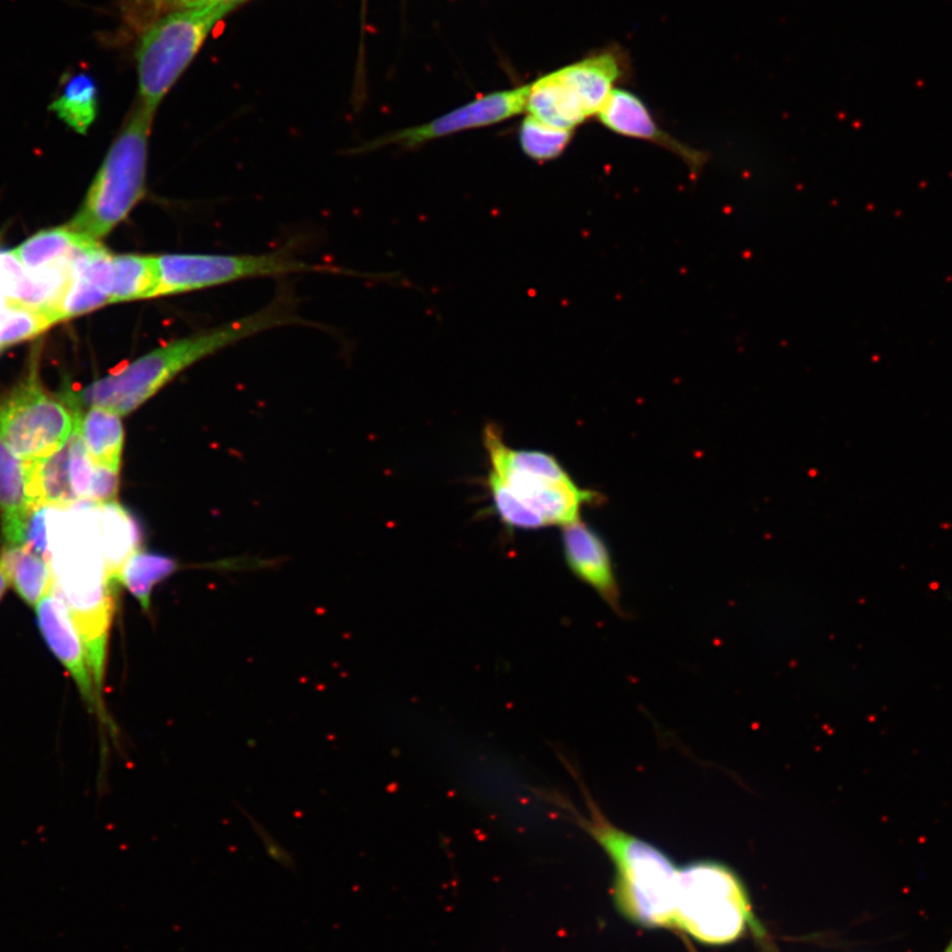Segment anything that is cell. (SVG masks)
<instances>
[{
    "label": "cell",
    "mask_w": 952,
    "mask_h": 952,
    "mask_svg": "<svg viewBox=\"0 0 952 952\" xmlns=\"http://www.w3.org/2000/svg\"><path fill=\"white\" fill-rule=\"evenodd\" d=\"M205 3L208 0H130L123 11L127 24L143 32L163 16Z\"/></svg>",
    "instance_id": "29"
},
{
    "label": "cell",
    "mask_w": 952,
    "mask_h": 952,
    "mask_svg": "<svg viewBox=\"0 0 952 952\" xmlns=\"http://www.w3.org/2000/svg\"><path fill=\"white\" fill-rule=\"evenodd\" d=\"M80 417V410L44 392L31 373L0 405V439L23 461L47 458L67 445Z\"/></svg>",
    "instance_id": "8"
},
{
    "label": "cell",
    "mask_w": 952,
    "mask_h": 952,
    "mask_svg": "<svg viewBox=\"0 0 952 952\" xmlns=\"http://www.w3.org/2000/svg\"><path fill=\"white\" fill-rule=\"evenodd\" d=\"M176 569L178 564L172 558L138 549L123 566L118 582L126 586L143 610L149 611L155 585Z\"/></svg>",
    "instance_id": "23"
},
{
    "label": "cell",
    "mask_w": 952,
    "mask_h": 952,
    "mask_svg": "<svg viewBox=\"0 0 952 952\" xmlns=\"http://www.w3.org/2000/svg\"><path fill=\"white\" fill-rule=\"evenodd\" d=\"M84 241L67 227L49 229L36 233L14 250L20 264L27 272L47 268L71 256L73 250Z\"/></svg>",
    "instance_id": "24"
},
{
    "label": "cell",
    "mask_w": 952,
    "mask_h": 952,
    "mask_svg": "<svg viewBox=\"0 0 952 952\" xmlns=\"http://www.w3.org/2000/svg\"><path fill=\"white\" fill-rule=\"evenodd\" d=\"M160 297L227 285L240 279L307 272L311 266L289 254H163L158 256Z\"/></svg>",
    "instance_id": "9"
},
{
    "label": "cell",
    "mask_w": 952,
    "mask_h": 952,
    "mask_svg": "<svg viewBox=\"0 0 952 952\" xmlns=\"http://www.w3.org/2000/svg\"><path fill=\"white\" fill-rule=\"evenodd\" d=\"M945 952H952V941H951L949 947H947V949H946Z\"/></svg>",
    "instance_id": "35"
},
{
    "label": "cell",
    "mask_w": 952,
    "mask_h": 952,
    "mask_svg": "<svg viewBox=\"0 0 952 952\" xmlns=\"http://www.w3.org/2000/svg\"><path fill=\"white\" fill-rule=\"evenodd\" d=\"M675 929L712 947L732 945L749 931L765 937L740 874L716 860H697L680 869Z\"/></svg>",
    "instance_id": "5"
},
{
    "label": "cell",
    "mask_w": 952,
    "mask_h": 952,
    "mask_svg": "<svg viewBox=\"0 0 952 952\" xmlns=\"http://www.w3.org/2000/svg\"><path fill=\"white\" fill-rule=\"evenodd\" d=\"M51 507H35L28 519L26 533H24L23 547L30 548L36 555L49 561L48 514Z\"/></svg>",
    "instance_id": "31"
},
{
    "label": "cell",
    "mask_w": 952,
    "mask_h": 952,
    "mask_svg": "<svg viewBox=\"0 0 952 952\" xmlns=\"http://www.w3.org/2000/svg\"><path fill=\"white\" fill-rule=\"evenodd\" d=\"M155 112L141 102L110 146L84 204L68 228L84 240L101 242L123 223L146 192L149 145Z\"/></svg>",
    "instance_id": "4"
},
{
    "label": "cell",
    "mask_w": 952,
    "mask_h": 952,
    "mask_svg": "<svg viewBox=\"0 0 952 952\" xmlns=\"http://www.w3.org/2000/svg\"><path fill=\"white\" fill-rule=\"evenodd\" d=\"M245 2V0H208V3H221L228 4V6L236 7L238 3Z\"/></svg>",
    "instance_id": "34"
},
{
    "label": "cell",
    "mask_w": 952,
    "mask_h": 952,
    "mask_svg": "<svg viewBox=\"0 0 952 952\" xmlns=\"http://www.w3.org/2000/svg\"><path fill=\"white\" fill-rule=\"evenodd\" d=\"M584 794L585 814L570 804L568 812L613 863L615 908L643 929H675L680 868L656 845L611 823L588 791Z\"/></svg>",
    "instance_id": "2"
},
{
    "label": "cell",
    "mask_w": 952,
    "mask_h": 952,
    "mask_svg": "<svg viewBox=\"0 0 952 952\" xmlns=\"http://www.w3.org/2000/svg\"><path fill=\"white\" fill-rule=\"evenodd\" d=\"M625 63L618 53L602 52L555 72L562 88L586 119L597 117L615 84L625 76Z\"/></svg>",
    "instance_id": "14"
},
{
    "label": "cell",
    "mask_w": 952,
    "mask_h": 952,
    "mask_svg": "<svg viewBox=\"0 0 952 952\" xmlns=\"http://www.w3.org/2000/svg\"><path fill=\"white\" fill-rule=\"evenodd\" d=\"M57 322L59 318L49 311L8 303L0 319V347L35 338Z\"/></svg>",
    "instance_id": "26"
},
{
    "label": "cell",
    "mask_w": 952,
    "mask_h": 952,
    "mask_svg": "<svg viewBox=\"0 0 952 952\" xmlns=\"http://www.w3.org/2000/svg\"><path fill=\"white\" fill-rule=\"evenodd\" d=\"M98 524L106 570L117 584L127 560L138 551L139 529L134 517L117 502L98 504Z\"/></svg>",
    "instance_id": "17"
},
{
    "label": "cell",
    "mask_w": 952,
    "mask_h": 952,
    "mask_svg": "<svg viewBox=\"0 0 952 952\" xmlns=\"http://www.w3.org/2000/svg\"><path fill=\"white\" fill-rule=\"evenodd\" d=\"M106 305H112L110 297L100 287L81 277H72L67 293L59 307V318L61 320L81 317L90 311L100 309Z\"/></svg>",
    "instance_id": "28"
},
{
    "label": "cell",
    "mask_w": 952,
    "mask_h": 952,
    "mask_svg": "<svg viewBox=\"0 0 952 952\" xmlns=\"http://www.w3.org/2000/svg\"><path fill=\"white\" fill-rule=\"evenodd\" d=\"M483 445L490 465L488 475L536 512L547 527L576 523L585 507L602 500L597 492L578 486L552 454L512 449L498 425H486Z\"/></svg>",
    "instance_id": "6"
},
{
    "label": "cell",
    "mask_w": 952,
    "mask_h": 952,
    "mask_svg": "<svg viewBox=\"0 0 952 952\" xmlns=\"http://www.w3.org/2000/svg\"><path fill=\"white\" fill-rule=\"evenodd\" d=\"M49 551L53 590L60 595L84 640L97 691L104 689L114 582L106 570L98 504L79 502L49 508Z\"/></svg>",
    "instance_id": "1"
},
{
    "label": "cell",
    "mask_w": 952,
    "mask_h": 952,
    "mask_svg": "<svg viewBox=\"0 0 952 952\" xmlns=\"http://www.w3.org/2000/svg\"><path fill=\"white\" fill-rule=\"evenodd\" d=\"M561 541L570 572L590 586L611 609L622 614L621 590L613 558L602 536L578 520L562 527Z\"/></svg>",
    "instance_id": "13"
},
{
    "label": "cell",
    "mask_w": 952,
    "mask_h": 952,
    "mask_svg": "<svg viewBox=\"0 0 952 952\" xmlns=\"http://www.w3.org/2000/svg\"><path fill=\"white\" fill-rule=\"evenodd\" d=\"M68 446L69 471H71L73 492H75L79 502H89L94 466L92 461H90L88 453H86L79 425H77L75 433H73L71 439H69Z\"/></svg>",
    "instance_id": "30"
},
{
    "label": "cell",
    "mask_w": 952,
    "mask_h": 952,
    "mask_svg": "<svg viewBox=\"0 0 952 952\" xmlns=\"http://www.w3.org/2000/svg\"><path fill=\"white\" fill-rule=\"evenodd\" d=\"M36 615H38L39 629L45 642L76 681L82 699L90 711L96 712L101 721L108 722L105 720L106 711L102 704V696L97 691L92 670H90L84 640L67 605L55 590L52 589L36 605Z\"/></svg>",
    "instance_id": "11"
},
{
    "label": "cell",
    "mask_w": 952,
    "mask_h": 952,
    "mask_svg": "<svg viewBox=\"0 0 952 952\" xmlns=\"http://www.w3.org/2000/svg\"><path fill=\"white\" fill-rule=\"evenodd\" d=\"M118 470L94 466L89 502L102 504L113 502L118 490Z\"/></svg>",
    "instance_id": "32"
},
{
    "label": "cell",
    "mask_w": 952,
    "mask_h": 952,
    "mask_svg": "<svg viewBox=\"0 0 952 952\" xmlns=\"http://www.w3.org/2000/svg\"><path fill=\"white\" fill-rule=\"evenodd\" d=\"M487 487L496 514L508 528L535 531V529L547 527L544 520L536 512L524 506L499 480L487 475Z\"/></svg>",
    "instance_id": "27"
},
{
    "label": "cell",
    "mask_w": 952,
    "mask_h": 952,
    "mask_svg": "<svg viewBox=\"0 0 952 952\" xmlns=\"http://www.w3.org/2000/svg\"><path fill=\"white\" fill-rule=\"evenodd\" d=\"M597 117L599 122L614 134L652 143L676 155L693 174H699L708 162V154L705 151L697 150L667 133L656 122L654 114L642 98L630 90L615 88Z\"/></svg>",
    "instance_id": "12"
},
{
    "label": "cell",
    "mask_w": 952,
    "mask_h": 952,
    "mask_svg": "<svg viewBox=\"0 0 952 952\" xmlns=\"http://www.w3.org/2000/svg\"><path fill=\"white\" fill-rule=\"evenodd\" d=\"M26 469L28 495L34 507L64 508L79 503L71 483L68 443L47 458L26 461Z\"/></svg>",
    "instance_id": "16"
},
{
    "label": "cell",
    "mask_w": 952,
    "mask_h": 952,
    "mask_svg": "<svg viewBox=\"0 0 952 952\" xmlns=\"http://www.w3.org/2000/svg\"><path fill=\"white\" fill-rule=\"evenodd\" d=\"M527 110L529 116L565 130H574L586 121L555 73H549L529 86Z\"/></svg>",
    "instance_id": "21"
},
{
    "label": "cell",
    "mask_w": 952,
    "mask_h": 952,
    "mask_svg": "<svg viewBox=\"0 0 952 952\" xmlns=\"http://www.w3.org/2000/svg\"><path fill=\"white\" fill-rule=\"evenodd\" d=\"M8 585H10V580H8L6 570L0 565V598H2L4 592H6Z\"/></svg>",
    "instance_id": "33"
},
{
    "label": "cell",
    "mask_w": 952,
    "mask_h": 952,
    "mask_svg": "<svg viewBox=\"0 0 952 952\" xmlns=\"http://www.w3.org/2000/svg\"><path fill=\"white\" fill-rule=\"evenodd\" d=\"M79 430L93 466L119 471L125 442L121 416L100 406H90L88 413L80 417Z\"/></svg>",
    "instance_id": "18"
},
{
    "label": "cell",
    "mask_w": 952,
    "mask_h": 952,
    "mask_svg": "<svg viewBox=\"0 0 952 952\" xmlns=\"http://www.w3.org/2000/svg\"><path fill=\"white\" fill-rule=\"evenodd\" d=\"M572 139L573 130L547 125L532 116L524 118L520 125V149L536 162H551L560 158Z\"/></svg>",
    "instance_id": "25"
},
{
    "label": "cell",
    "mask_w": 952,
    "mask_h": 952,
    "mask_svg": "<svg viewBox=\"0 0 952 952\" xmlns=\"http://www.w3.org/2000/svg\"><path fill=\"white\" fill-rule=\"evenodd\" d=\"M52 112L76 133L86 134L98 113V86L89 73L77 72L65 77Z\"/></svg>",
    "instance_id": "22"
},
{
    "label": "cell",
    "mask_w": 952,
    "mask_h": 952,
    "mask_svg": "<svg viewBox=\"0 0 952 952\" xmlns=\"http://www.w3.org/2000/svg\"><path fill=\"white\" fill-rule=\"evenodd\" d=\"M529 86L531 84L475 98L469 104L451 110L424 125L408 127V129L395 131L388 137L377 138L376 141L369 143L365 150L371 151L387 146L418 149L449 135L482 129V127L507 121L527 110Z\"/></svg>",
    "instance_id": "10"
},
{
    "label": "cell",
    "mask_w": 952,
    "mask_h": 952,
    "mask_svg": "<svg viewBox=\"0 0 952 952\" xmlns=\"http://www.w3.org/2000/svg\"><path fill=\"white\" fill-rule=\"evenodd\" d=\"M0 565L6 570L16 593L30 606H36L53 589L51 564L27 547L4 549Z\"/></svg>",
    "instance_id": "20"
},
{
    "label": "cell",
    "mask_w": 952,
    "mask_h": 952,
    "mask_svg": "<svg viewBox=\"0 0 952 952\" xmlns=\"http://www.w3.org/2000/svg\"><path fill=\"white\" fill-rule=\"evenodd\" d=\"M233 6L205 3L163 16L143 31L137 52L139 102L157 112L191 61L198 55L209 32Z\"/></svg>",
    "instance_id": "7"
},
{
    "label": "cell",
    "mask_w": 952,
    "mask_h": 952,
    "mask_svg": "<svg viewBox=\"0 0 952 952\" xmlns=\"http://www.w3.org/2000/svg\"><path fill=\"white\" fill-rule=\"evenodd\" d=\"M113 303L160 297L158 256L114 254Z\"/></svg>",
    "instance_id": "19"
},
{
    "label": "cell",
    "mask_w": 952,
    "mask_h": 952,
    "mask_svg": "<svg viewBox=\"0 0 952 952\" xmlns=\"http://www.w3.org/2000/svg\"><path fill=\"white\" fill-rule=\"evenodd\" d=\"M3 313H4V311H3ZM3 313H2V314H0V319H2V317H3Z\"/></svg>",
    "instance_id": "36"
},
{
    "label": "cell",
    "mask_w": 952,
    "mask_h": 952,
    "mask_svg": "<svg viewBox=\"0 0 952 952\" xmlns=\"http://www.w3.org/2000/svg\"><path fill=\"white\" fill-rule=\"evenodd\" d=\"M28 495L26 461L0 439V511L7 548L23 547L28 519L34 510Z\"/></svg>",
    "instance_id": "15"
},
{
    "label": "cell",
    "mask_w": 952,
    "mask_h": 952,
    "mask_svg": "<svg viewBox=\"0 0 952 952\" xmlns=\"http://www.w3.org/2000/svg\"><path fill=\"white\" fill-rule=\"evenodd\" d=\"M286 306L274 305L188 338L175 340L126 364L75 396L73 406H100L127 416L191 365L249 336L290 322Z\"/></svg>",
    "instance_id": "3"
},
{
    "label": "cell",
    "mask_w": 952,
    "mask_h": 952,
    "mask_svg": "<svg viewBox=\"0 0 952 952\" xmlns=\"http://www.w3.org/2000/svg\"><path fill=\"white\" fill-rule=\"evenodd\" d=\"M2 350H3V348H2V347H0V352H2Z\"/></svg>",
    "instance_id": "37"
}]
</instances>
